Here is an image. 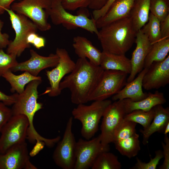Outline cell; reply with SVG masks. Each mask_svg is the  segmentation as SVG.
I'll return each instance as SVG.
<instances>
[{
    "instance_id": "6da1fadb",
    "label": "cell",
    "mask_w": 169,
    "mask_h": 169,
    "mask_svg": "<svg viewBox=\"0 0 169 169\" xmlns=\"http://www.w3.org/2000/svg\"><path fill=\"white\" fill-rule=\"evenodd\" d=\"M104 70L100 66L93 64L87 59L79 58L72 71L60 83L59 89L61 91L65 89L69 90L72 103L85 104L89 101Z\"/></svg>"
},
{
    "instance_id": "7a4b0ae2",
    "label": "cell",
    "mask_w": 169,
    "mask_h": 169,
    "mask_svg": "<svg viewBox=\"0 0 169 169\" xmlns=\"http://www.w3.org/2000/svg\"><path fill=\"white\" fill-rule=\"evenodd\" d=\"M100 29L97 36L103 51L125 54L135 42L137 32L130 17L115 21Z\"/></svg>"
},
{
    "instance_id": "3957f363",
    "label": "cell",
    "mask_w": 169,
    "mask_h": 169,
    "mask_svg": "<svg viewBox=\"0 0 169 169\" xmlns=\"http://www.w3.org/2000/svg\"><path fill=\"white\" fill-rule=\"evenodd\" d=\"M42 82V79L33 80L28 83L24 91L18 93L15 102L11 109L13 115L22 114L25 115L29 122L27 138L31 143L43 141L47 139L40 135L35 129L33 120L35 113L43 108L42 103L38 101V86Z\"/></svg>"
},
{
    "instance_id": "277c9868",
    "label": "cell",
    "mask_w": 169,
    "mask_h": 169,
    "mask_svg": "<svg viewBox=\"0 0 169 169\" xmlns=\"http://www.w3.org/2000/svg\"><path fill=\"white\" fill-rule=\"evenodd\" d=\"M94 101L89 105L78 104L72 111L74 118L81 122V133L87 140L93 137L97 131L100 120L107 107L112 103L107 99Z\"/></svg>"
},
{
    "instance_id": "5b68a950",
    "label": "cell",
    "mask_w": 169,
    "mask_h": 169,
    "mask_svg": "<svg viewBox=\"0 0 169 169\" xmlns=\"http://www.w3.org/2000/svg\"><path fill=\"white\" fill-rule=\"evenodd\" d=\"M45 11L54 25L62 24L69 29L80 28L96 35L98 33L95 20L89 18L84 13L77 15L69 13L63 6L61 0H51L50 7Z\"/></svg>"
},
{
    "instance_id": "8992f818",
    "label": "cell",
    "mask_w": 169,
    "mask_h": 169,
    "mask_svg": "<svg viewBox=\"0 0 169 169\" xmlns=\"http://www.w3.org/2000/svg\"><path fill=\"white\" fill-rule=\"evenodd\" d=\"M9 16L12 27L15 36L7 46V53L20 56L25 50L30 47L27 42V38L30 33L35 32L38 28L35 24L25 16L16 13L11 8L6 9Z\"/></svg>"
},
{
    "instance_id": "52a82bcc",
    "label": "cell",
    "mask_w": 169,
    "mask_h": 169,
    "mask_svg": "<svg viewBox=\"0 0 169 169\" xmlns=\"http://www.w3.org/2000/svg\"><path fill=\"white\" fill-rule=\"evenodd\" d=\"M29 126L25 115H12L0 132V153H4L12 146L26 142Z\"/></svg>"
},
{
    "instance_id": "ba28073f",
    "label": "cell",
    "mask_w": 169,
    "mask_h": 169,
    "mask_svg": "<svg viewBox=\"0 0 169 169\" xmlns=\"http://www.w3.org/2000/svg\"><path fill=\"white\" fill-rule=\"evenodd\" d=\"M51 3V0H22L12 4L11 9L27 17L35 24L38 29L44 32L51 28L45 11L50 7Z\"/></svg>"
},
{
    "instance_id": "9c48e42d",
    "label": "cell",
    "mask_w": 169,
    "mask_h": 169,
    "mask_svg": "<svg viewBox=\"0 0 169 169\" xmlns=\"http://www.w3.org/2000/svg\"><path fill=\"white\" fill-rule=\"evenodd\" d=\"M136 124L124 119L114 135L113 142L116 149L122 156L129 158L136 156L141 150Z\"/></svg>"
},
{
    "instance_id": "30bf717a",
    "label": "cell",
    "mask_w": 169,
    "mask_h": 169,
    "mask_svg": "<svg viewBox=\"0 0 169 169\" xmlns=\"http://www.w3.org/2000/svg\"><path fill=\"white\" fill-rule=\"evenodd\" d=\"M126 114L123 100L115 101L107 107L102 116L99 135L103 146L113 142L115 133Z\"/></svg>"
},
{
    "instance_id": "8fae6325",
    "label": "cell",
    "mask_w": 169,
    "mask_h": 169,
    "mask_svg": "<svg viewBox=\"0 0 169 169\" xmlns=\"http://www.w3.org/2000/svg\"><path fill=\"white\" fill-rule=\"evenodd\" d=\"M73 119L71 117L68 120L63 138L57 143L53 155L55 164L63 169H74L75 162L76 142L72 131Z\"/></svg>"
},
{
    "instance_id": "7c38bea8",
    "label": "cell",
    "mask_w": 169,
    "mask_h": 169,
    "mask_svg": "<svg viewBox=\"0 0 169 169\" xmlns=\"http://www.w3.org/2000/svg\"><path fill=\"white\" fill-rule=\"evenodd\" d=\"M128 74L120 71L104 70L89 101L106 100L117 94L126 84Z\"/></svg>"
},
{
    "instance_id": "4fadbf2b",
    "label": "cell",
    "mask_w": 169,
    "mask_h": 169,
    "mask_svg": "<svg viewBox=\"0 0 169 169\" xmlns=\"http://www.w3.org/2000/svg\"><path fill=\"white\" fill-rule=\"evenodd\" d=\"M56 54L59 58L57 65L52 70L46 71L50 86L47 87L43 94H47L51 97L60 95L61 91L59 88L60 83L64 76L73 70L75 65L68 51L64 49L57 48Z\"/></svg>"
},
{
    "instance_id": "5bb4252c",
    "label": "cell",
    "mask_w": 169,
    "mask_h": 169,
    "mask_svg": "<svg viewBox=\"0 0 169 169\" xmlns=\"http://www.w3.org/2000/svg\"><path fill=\"white\" fill-rule=\"evenodd\" d=\"M109 150V145L104 146L102 144L99 135L91 140L79 139L76 144V159L74 169L91 168L100 153Z\"/></svg>"
},
{
    "instance_id": "9a60e30c",
    "label": "cell",
    "mask_w": 169,
    "mask_h": 169,
    "mask_svg": "<svg viewBox=\"0 0 169 169\" xmlns=\"http://www.w3.org/2000/svg\"><path fill=\"white\" fill-rule=\"evenodd\" d=\"M30 161L26 142L10 147L5 153H0V169H36Z\"/></svg>"
},
{
    "instance_id": "2e32d148",
    "label": "cell",
    "mask_w": 169,
    "mask_h": 169,
    "mask_svg": "<svg viewBox=\"0 0 169 169\" xmlns=\"http://www.w3.org/2000/svg\"><path fill=\"white\" fill-rule=\"evenodd\" d=\"M169 83V56L161 61L154 62L142 79V87L149 90L165 87Z\"/></svg>"
},
{
    "instance_id": "e0dca14e",
    "label": "cell",
    "mask_w": 169,
    "mask_h": 169,
    "mask_svg": "<svg viewBox=\"0 0 169 169\" xmlns=\"http://www.w3.org/2000/svg\"><path fill=\"white\" fill-rule=\"evenodd\" d=\"M30 53L29 59L18 63L17 65L10 70L12 72L26 71L34 76H37L42 70L55 67L59 62V58L56 54H51L48 56H44L39 55L33 49L30 50Z\"/></svg>"
},
{
    "instance_id": "ac0fdd59",
    "label": "cell",
    "mask_w": 169,
    "mask_h": 169,
    "mask_svg": "<svg viewBox=\"0 0 169 169\" xmlns=\"http://www.w3.org/2000/svg\"><path fill=\"white\" fill-rule=\"evenodd\" d=\"M135 43L136 46L130 59L131 69L127 79V83L133 80L144 69L145 59L152 46L146 35L141 29L137 32Z\"/></svg>"
},
{
    "instance_id": "d6986e66",
    "label": "cell",
    "mask_w": 169,
    "mask_h": 169,
    "mask_svg": "<svg viewBox=\"0 0 169 169\" xmlns=\"http://www.w3.org/2000/svg\"><path fill=\"white\" fill-rule=\"evenodd\" d=\"M135 0H116L107 12L96 21V27L100 28L115 21L130 17Z\"/></svg>"
},
{
    "instance_id": "ffe728a7",
    "label": "cell",
    "mask_w": 169,
    "mask_h": 169,
    "mask_svg": "<svg viewBox=\"0 0 169 169\" xmlns=\"http://www.w3.org/2000/svg\"><path fill=\"white\" fill-rule=\"evenodd\" d=\"M147 69L144 68L136 78L126 84L118 93L112 96L113 101L130 99L134 101L141 100L147 97L148 93L143 91L142 79Z\"/></svg>"
},
{
    "instance_id": "44dd1931",
    "label": "cell",
    "mask_w": 169,
    "mask_h": 169,
    "mask_svg": "<svg viewBox=\"0 0 169 169\" xmlns=\"http://www.w3.org/2000/svg\"><path fill=\"white\" fill-rule=\"evenodd\" d=\"M153 108L155 113L153 121L146 128L139 131L142 135V143L144 145L148 143L150 137L155 132L163 133L169 122L168 107L165 108L162 105H159Z\"/></svg>"
},
{
    "instance_id": "7402d4cb",
    "label": "cell",
    "mask_w": 169,
    "mask_h": 169,
    "mask_svg": "<svg viewBox=\"0 0 169 169\" xmlns=\"http://www.w3.org/2000/svg\"><path fill=\"white\" fill-rule=\"evenodd\" d=\"M73 47L79 58L87 59L93 64L100 66L102 52L86 38L79 36L74 37Z\"/></svg>"
},
{
    "instance_id": "603a6c76",
    "label": "cell",
    "mask_w": 169,
    "mask_h": 169,
    "mask_svg": "<svg viewBox=\"0 0 169 169\" xmlns=\"http://www.w3.org/2000/svg\"><path fill=\"white\" fill-rule=\"evenodd\" d=\"M123 100L126 114L135 110L149 111L155 106L166 102L163 93L157 90L154 93H148L146 97L140 101H134L128 99Z\"/></svg>"
},
{
    "instance_id": "cb8c5ba5",
    "label": "cell",
    "mask_w": 169,
    "mask_h": 169,
    "mask_svg": "<svg viewBox=\"0 0 169 169\" xmlns=\"http://www.w3.org/2000/svg\"><path fill=\"white\" fill-rule=\"evenodd\" d=\"M100 66L104 70H115L130 74L131 66L130 59L125 54H117L102 51Z\"/></svg>"
},
{
    "instance_id": "d4e9b609",
    "label": "cell",
    "mask_w": 169,
    "mask_h": 169,
    "mask_svg": "<svg viewBox=\"0 0 169 169\" xmlns=\"http://www.w3.org/2000/svg\"><path fill=\"white\" fill-rule=\"evenodd\" d=\"M150 0H135L130 12V17L134 28L137 32L148 21Z\"/></svg>"
},
{
    "instance_id": "484cf974",
    "label": "cell",
    "mask_w": 169,
    "mask_h": 169,
    "mask_svg": "<svg viewBox=\"0 0 169 169\" xmlns=\"http://www.w3.org/2000/svg\"><path fill=\"white\" fill-rule=\"evenodd\" d=\"M2 77L10 84L11 92L12 93L16 92L18 94L24 91L25 86L31 81L42 79L40 76H34L26 71L19 75H15L10 70L5 72Z\"/></svg>"
},
{
    "instance_id": "4316f807",
    "label": "cell",
    "mask_w": 169,
    "mask_h": 169,
    "mask_svg": "<svg viewBox=\"0 0 169 169\" xmlns=\"http://www.w3.org/2000/svg\"><path fill=\"white\" fill-rule=\"evenodd\" d=\"M169 52V38H162L153 44L145 59L144 68L148 69L154 62L163 60Z\"/></svg>"
},
{
    "instance_id": "83f0119b",
    "label": "cell",
    "mask_w": 169,
    "mask_h": 169,
    "mask_svg": "<svg viewBox=\"0 0 169 169\" xmlns=\"http://www.w3.org/2000/svg\"><path fill=\"white\" fill-rule=\"evenodd\" d=\"M121 164L118 157L109 151L103 152L96 158L92 169H120Z\"/></svg>"
},
{
    "instance_id": "f1b7e54d",
    "label": "cell",
    "mask_w": 169,
    "mask_h": 169,
    "mask_svg": "<svg viewBox=\"0 0 169 169\" xmlns=\"http://www.w3.org/2000/svg\"><path fill=\"white\" fill-rule=\"evenodd\" d=\"M152 44L162 39L160 28V21L151 13L147 22L141 29Z\"/></svg>"
},
{
    "instance_id": "f546056e",
    "label": "cell",
    "mask_w": 169,
    "mask_h": 169,
    "mask_svg": "<svg viewBox=\"0 0 169 169\" xmlns=\"http://www.w3.org/2000/svg\"><path fill=\"white\" fill-rule=\"evenodd\" d=\"M154 113V108L148 111L135 110L126 114L124 119L139 124L144 129L148 127L152 121Z\"/></svg>"
},
{
    "instance_id": "4dcf8cb0",
    "label": "cell",
    "mask_w": 169,
    "mask_h": 169,
    "mask_svg": "<svg viewBox=\"0 0 169 169\" xmlns=\"http://www.w3.org/2000/svg\"><path fill=\"white\" fill-rule=\"evenodd\" d=\"M150 11L160 21L169 15V0H150Z\"/></svg>"
},
{
    "instance_id": "1f68e13d",
    "label": "cell",
    "mask_w": 169,
    "mask_h": 169,
    "mask_svg": "<svg viewBox=\"0 0 169 169\" xmlns=\"http://www.w3.org/2000/svg\"><path fill=\"white\" fill-rule=\"evenodd\" d=\"M16 58L15 55L6 53L3 49H0V77L17 65L18 62Z\"/></svg>"
},
{
    "instance_id": "d6a6232c",
    "label": "cell",
    "mask_w": 169,
    "mask_h": 169,
    "mask_svg": "<svg viewBox=\"0 0 169 169\" xmlns=\"http://www.w3.org/2000/svg\"><path fill=\"white\" fill-rule=\"evenodd\" d=\"M155 156L153 158L150 157V160L147 163L142 161L137 157L136 162L135 165L131 168L132 169H156L160 161L163 158L162 151L159 150L156 151Z\"/></svg>"
},
{
    "instance_id": "836d02e7",
    "label": "cell",
    "mask_w": 169,
    "mask_h": 169,
    "mask_svg": "<svg viewBox=\"0 0 169 169\" xmlns=\"http://www.w3.org/2000/svg\"><path fill=\"white\" fill-rule=\"evenodd\" d=\"M90 0H61L62 4L66 10L74 11L88 7Z\"/></svg>"
},
{
    "instance_id": "e575fe53",
    "label": "cell",
    "mask_w": 169,
    "mask_h": 169,
    "mask_svg": "<svg viewBox=\"0 0 169 169\" xmlns=\"http://www.w3.org/2000/svg\"><path fill=\"white\" fill-rule=\"evenodd\" d=\"M11 109L0 102V133L5 125L12 116Z\"/></svg>"
},
{
    "instance_id": "d590c367",
    "label": "cell",
    "mask_w": 169,
    "mask_h": 169,
    "mask_svg": "<svg viewBox=\"0 0 169 169\" xmlns=\"http://www.w3.org/2000/svg\"><path fill=\"white\" fill-rule=\"evenodd\" d=\"M164 142L161 143L163 154L164 158L162 164L159 167L160 169H169V138L167 135H165Z\"/></svg>"
},
{
    "instance_id": "8d00e7d4",
    "label": "cell",
    "mask_w": 169,
    "mask_h": 169,
    "mask_svg": "<svg viewBox=\"0 0 169 169\" xmlns=\"http://www.w3.org/2000/svg\"><path fill=\"white\" fill-rule=\"evenodd\" d=\"M116 0H107L105 4L98 10H93L92 12V18L96 21L103 16L108 11L112 5Z\"/></svg>"
},
{
    "instance_id": "74e56055",
    "label": "cell",
    "mask_w": 169,
    "mask_h": 169,
    "mask_svg": "<svg viewBox=\"0 0 169 169\" xmlns=\"http://www.w3.org/2000/svg\"><path fill=\"white\" fill-rule=\"evenodd\" d=\"M160 28L162 39L169 38V15L160 22Z\"/></svg>"
},
{
    "instance_id": "f35d334b",
    "label": "cell",
    "mask_w": 169,
    "mask_h": 169,
    "mask_svg": "<svg viewBox=\"0 0 169 169\" xmlns=\"http://www.w3.org/2000/svg\"><path fill=\"white\" fill-rule=\"evenodd\" d=\"M17 94L16 93L12 95H8L0 91V101L7 106L13 105L16 101Z\"/></svg>"
},
{
    "instance_id": "ab89813d",
    "label": "cell",
    "mask_w": 169,
    "mask_h": 169,
    "mask_svg": "<svg viewBox=\"0 0 169 169\" xmlns=\"http://www.w3.org/2000/svg\"><path fill=\"white\" fill-rule=\"evenodd\" d=\"M4 25V22L0 19V49H3L7 47L11 40L9 36L7 33H2L1 30Z\"/></svg>"
},
{
    "instance_id": "60d3db41",
    "label": "cell",
    "mask_w": 169,
    "mask_h": 169,
    "mask_svg": "<svg viewBox=\"0 0 169 169\" xmlns=\"http://www.w3.org/2000/svg\"><path fill=\"white\" fill-rule=\"evenodd\" d=\"M107 0H90L88 7L93 10H98L105 4Z\"/></svg>"
},
{
    "instance_id": "b9f144b4",
    "label": "cell",
    "mask_w": 169,
    "mask_h": 169,
    "mask_svg": "<svg viewBox=\"0 0 169 169\" xmlns=\"http://www.w3.org/2000/svg\"><path fill=\"white\" fill-rule=\"evenodd\" d=\"M45 44V38L38 34L34 38L32 44L34 47L38 49L44 47Z\"/></svg>"
},
{
    "instance_id": "7bdbcfd3",
    "label": "cell",
    "mask_w": 169,
    "mask_h": 169,
    "mask_svg": "<svg viewBox=\"0 0 169 169\" xmlns=\"http://www.w3.org/2000/svg\"><path fill=\"white\" fill-rule=\"evenodd\" d=\"M16 0H0V15L4 13L6 9L11 8V4Z\"/></svg>"
},
{
    "instance_id": "ee69618b",
    "label": "cell",
    "mask_w": 169,
    "mask_h": 169,
    "mask_svg": "<svg viewBox=\"0 0 169 169\" xmlns=\"http://www.w3.org/2000/svg\"><path fill=\"white\" fill-rule=\"evenodd\" d=\"M45 145L44 143L42 141L36 143V146L29 154V155L33 156L34 154H36L38 153L37 152H38L42 150Z\"/></svg>"
},
{
    "instance_id": "f6af8a7d",
    "label": "cell",
    "mask_w": 169,
    "mask_h": 169,
    "mask_svg": "<svg viewBox=\"0 0 169 169\" xmlns=\"http://www.w3.org/2000/svg\"><path fill=\"white\" fill-rule=\"evenodd\" d=\"M169 132V122L166 125L163 133L164 135H167Z\"/></svg>"
}]
</instances>
